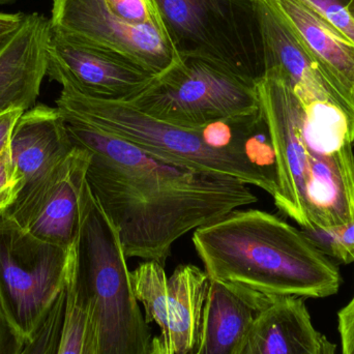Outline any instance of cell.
Masks as SVG:
<instances>
[{
	"label": "cell",
	"mask_w": 354,
	"mask_h": 354,
	"mask_svg": "<svg viewBox=\"0 0 354 354\" xmlns=\"http://www.w3.org/2000/svg\"><path fill=\"white\" fill-rule=\"evenodd\" d=\"M64 120L74 145L91 153L87 183L128 258L165 266L177 239L257 201L249 185L234 177L166 163L112 135Z\"/></svg>",
	"instance_id": "6da1fadb"
},
{
	"label": "cell",
	"mask_w": 354,
	"mask_h": 354,
	"mask_svg": "<svg viewBox=\"0 0 354 354\" xmlns=\"http://www.w3.org/2000/svg\"><path fill=\"white\" fill-rule=\"evenodd\" d=\"M192 241L212 280L303 299L330 297L342 284L338 266L303 230L263 210H232Z\"/></svg>",
	"instance_id": "7a4b0ae2"
},
{
	"label": "cell",
	"mask_w": 354,
	"mask_h": 354,
	"mask_svg": "<svg viewBox=\"0 0 354 354\" xmlns=\"http://www.w3.org/2000/svg\"><path fill=\"white\" fill-rule=\"evenodd\" d=\"M120 233L85 183L68 274L91 303L99 354H153Z\"/></svg>",
	"instance_id": "3957f363"
},
{
	"label": "cell",
	"mask_w": 354,
	"mask_h": 354,
	"mask_svg": "<svg viewBox=\"0 0 354 354\" xmlns=\"http://www.w3.org/2000/svg\"><path fill=\"white\" fill-rule=\"evenodd\" d=\"M56 108L62 118L112 135L147 155L179 167L231 176L276 197L277 189L251 163L205 142L199 130H187L151 118L126 101L89 97L62 84Z\"/></svg>",
	"instance_id": "277c9868"
},
{
	"label": "cell",
	"mask_w": 354,
	"mask_h": 354,
	"mask_svg": "<svg viewBox=\"0 0 354 354\" xmlns=\"http://www.w3.org/2000/svg\"><path fill=\"white\" fill-rule=\"evenodd\" d=\"M177 55L256 85L266 74L259 0H153Z\"/></svg>",
	"instance_id": "5b68a950"
},
{
	"label": "cell",
	"mask_w": 354,
	"mask_h": 354,
	"mask_svg": "<svg viewBox=\"0 0 354 354\" xmlns=\"http://www.w3.org/2000/svg\"><path fill=\"white\" fill-rule=\"evenodd\" d=\"M128 103L151 118L187 130H199L260 107L256 85L195 57L180 58Z\"/></svg>",
	"instance_id": "8992f818"
},
{
	"label": "cell",
	"mask_w": 354,
	"mask_h": 354,
	"mask_svg": "<svg viewBox=\"0 0 354 354\" xmlns=\"http://www.w3.org/2000/svg\"><path fill=\"white\" fill-rule=\"evenodd\" d=\"M68 266L70 251L37 239L0 212V299L25 340L66 289Z\"/></svg>",
	"instance_id": "52a82bcc"
},
{
	"label": "cell",
	"mask_w": 354,
	"mask_h": 354,
	"mask_svg": "<svg viewBox=\"0 0 354 354\" xmlns=\"http://www.w3.org/2000/svg\"><path fill=\"white\" fill-rule=\"evenodd\" d=\"M52 1L50 24L75 39L118 52L158 76L180 60L164 27L130 24L106 0Z\"/></svg>",
	"instance_id": "ba28073f"
},
{
	"label": "cell",
	"mask_w": 354,
	"mask_h": 354,
	"mask_svg": "<svg viewBox=\"0 0 354 354\" xmlns=\"http://www.w3.org/2000/svg\"><path fill=\"white\" fill-rule=\"evenodd\" d=\"M47 76L89 97L130 101L155 80V73L118 52L75 39L50 24Z\"/></svg>",
	"instance_id": "9c48e42d"
},
{
	"label": "cell",
	"mask_w": 354,
	"mask_h": 354,
	"mask_svg": "<svg viewBox=\"0 0 354 354\" xmlns=\"http://www.w3.org/2000/svg\"><path fill=\"white\" fill-rule=\"evenodd\" d=\"M75 145L57 108L39 104L23 112L10 140L18 196L2 214L17 220L49 187Z\"/></svg>",
	"instance_id": "30bf717a"
},
{
	"label": "cell",
	"mask_w": 354,
	"mask_h": 354,
	"mask_svg": "<svg viewBox=\"0 0 354 354\" xmlns=\"http://www.w3.org/2000/svg\"><path fill=\"white\" fill-rule=\"evenodd\" d=\"M266 73L286 81L304 105L330 104L354 128V97L333 78L306 48L270 0H259Z\"/></svg>",
	"instance_id": "8fae6325"
},
{
	"label": "cell",
	"mask_w": 354,
	"mask_h": 354,
	"mask_svg": "<svg viewBox=\"0 0 354 354\" xmlns=\"http://www.w3.org/2000/svg\"><path fill=\"white\" fill-rule=\"evenodd\" d=\"M91 158L87 149L75 145L49 187L15 222L37 239L71 251Z\"/></svg>",
	"instance_id": "7c38bea8"
},
{
	"label": "cell",
	"mask_w": 354,
	"mask_h": 354,
	"mask_svg": "<svg viewBox=\"0 0 354 354\" xmlns=\"http://www.w3.org/2000/svg\"><path fill=\"white\" fill-rule=\"evenodd\" d=\"M50 19L25 14L18 30L0 47V115L35 107L47 76Z\"/></svg>",
	"instance_id": "4fadbf2b"
},
{
	"label": "cell",
	"mask_w": 354,
	"mask_h": 354,
	"mask_svg": "<svg viewBox=\"0 0 354 354\" xmlns=\"http://www.w3.org/2000/svg\"><path fill=\"white\" fill-rule=\"evenodd\" d=\"M312 324L305 299L274 297L258 313L236 354H335Z\"/></svg>",
	"instance_id": "5bb4252c"
},
{
	"label": "cell",
	"mask_w": 354,
	"mask_h": 354,
	"mask_svg": "<svg viewBox=\"0 0 354 354\" xmlns=\"http://www.w3.org/2000/svg\"><path fill=\"white\" fill-rule=\"evenodd\" d=\"M272 297L210 279L201 337L195 354H236L250 326Z\"/></svg>",
	"instance_id": "9a60e30c"
},
{
	"label": "cell",
	"mask_w": 354,
	"mask_h": 354,
	"mask_svg": "<svg viewBox=\"0 0 354 354\" xmlns=\"http://www.w3.org/2000/svg\"><path fill=\"white\" fill-rule=\"evenodd\" d=\"M320 66L354 97V43L299 0H270Z\"/></svg>",
	"instance_id": "2e32d148"
},
{
	"label": "cell",
	"mask_w": 354,
	"mask_h": 354,
	"mask_svg": "<svg viewBox=\"0 0 354 354\" xmlns=\"http://www.w3.org/2000/svg\"><path fill=\"white\" fill-rule=\"evenodd\" d=\"M210 278L192 264L177 266L168 278L169 336L165 348L153 345V354H195L201 337Z\"/></svg>",
	"instance_id": "e0dca14e"
},
{
	"label": "cell",
	"mask_w": 354,
	"mask_h": 354,
	"mask_svg": "<svg viewBox=\"0 0 354 354\" xmlns=\"http://www.w3.org/2000/svg\"><path fill=\"white\" fill-rule=\"evenodd\" d=\"M199 131L210 147L247 160L274 185L276 197L278 196V161L272 133L261 106L255 111L212 122Z\"/></svg>",
	"instance_id": "ac0fdd59"
},
{
	"label": "cell",
	"mask_w": 354,
	"mask_h": 354,
	"mask_svg": "<svg viewBox=\"0 0 354 354\" xmlns=\"http://www.w3.org/2000/svg\"><path fill=\"white\" fill-rule=\"evenodd\" d=\"M131 283L135 297L145 307L147 324L155 322L161 330V335L153 339V345L165 348L169 336V295L164 266L159 262L145 261L131 272Z\"/></svg>",
	"instance_id": "d6986e66"
},
{
	"label": "cell",
	"mask_w": 354,
	"mask_h": 354,
	"mask_svg": "<svg viewBox=\"0 0 354 354\" xmlns=\"http://www.w3.org/2000/svg\"><path fill=\"white\" fill-rule=\"evenodd\" d=\"M58 354H99L91 303L70 274L66 283V322Z\"/></svg>",
	"instance_id": "ffe728a7"
},
{
	"label": "cell",
	"mask_w": 354,
	"mask_h": 354,
	"mask_svg": "<svg viewBox=\"0 0 354 354\" xmlns=\"http://www.w3.org/2000/svg\"><path fill=\"white\" fill-rule=\"evenodd\" d=\"M66 313V287L46 312L37 332L21 354H58Z\"/></svg>",
	"instance_id": "44dd1931"
},
{
	"label": "cell",
	"mask_w": 354,
	"mask_h": 354,
	"mask_svg": "<svg viewBox=\"0 0 354 354\" xmlns=\"http://www.w3.org/2000/svg\"><path fill=\"white\" fill-rule=\"evenodd\" d=\"M301 230L328 258L343 264L354 263V222L337 228Z\"/></svg>",
	"instance_id": "7402d4cb"
},
{
	"label": "cell",
	"mask_w": 354,
	"mask_h": 354,
	"mask_svg": "<svg viewBox=\"0 0 354 354\" xmlns=\"http://www.w3.org/2000/svg\"><path fill=\"white\" fill-rule=\"evenodd\" d=\"M354 43V20L348 12L351 0H299Z\"/></svg>",
	"instance_id": "603a6c76"
},
{
	"label": "cell",
	"mask_w": 354,
	"mask_h": 354,
	"mask_svg": "<svg viewBox=\"0 0 354 354\" xmlns=\"http://www.w3.org/2000/svg\"><path fill=\"white\" fill-rule=\"evenodd\" d=\"M115 16L133 25L156 24L163 27L153 0H106Z\"/></svg>",
	"instance_id": "cb8c5ba5"
},
{
	"label": "cell",
	"mask_w": 354,
	"mask_h": 354,
	"mask_svg": "<svg viewBox=\"0 0 354 354\" xmlns=\"http://www.w3.org/2000/svg\"><path fill=\"white\" fill-rule=\"evenodd\" d=\"M17 196L18 183L10 151L0 158V212L8 209L16 201Z\"/></svg>",
	"instance_id": "d4e9b609"
},
{
	"label": "cell",
	"mask_w": 354,
	"mask_h": 354,
	"mask_svg": "<svg viewBox=\"0 0 354 354\" xmlns=\"http://www.w3.org/2000/svg\"><path fill=\"white\" fill-rule=\"evenodd\" d=\"M26 343L8 318L0 299V354H21Z\"/></svg>",
	"instance_id": "484cf974"
},
{
	"label": "cell",
	"mask_w": 354,
	"mask_h": 354,
	"mask_svg": "<svg viewBox=\"0 0 354 354\" xmlns=\"http://www.w3.org/2000/svg\"><path fill=\"white\" fill-rule=\"evenodd\" d=\"M338 322L342 354H354V295L351 301L339 312Z\"/></svg>",
	"instance_id": "4316f807"
},
{
	"label": "cell",
	"mask_w": 354,
	"mask_h": 354,
	"mask_svg": "<svg viewBox=\"0 0 354 354\" xmlns=\"http://www.w3.org/2000/svg\"><path fill=\"white\" fill-rule=\"evenodd\" d=\"M22 113L21 110H12L0 115V158L10 153L12 132Z\"/></svg>",
	"instance_id": "83f0119b"
},
{
	"label": "cell",
	"mask_w": 354,
	"mask_h": 354,
	"mask_svg": "<svg viewBox=\"0 0 354 354\" xmlns=\"http://www.w3.org/2000/svg\"><path fill=\"white\" fill-rule=\"evenodd\" d=\"M24 17L25 14L22 12H17V14L0 12V47L18 30L24 20Z\"/></svg>",
	"instance_id": "f1b7e54d"
},
{
	"label": "cell",
	"mask_w": 354,
	"mask_h": 354,
	"mask_svg": "<svg viewBox=\"0 0 354 354\" xmlns=\"http://www.w3.org/2000/svg\"><path fill=\"white\" fill-rule=\"evenodd\" d=\"M348 12L351 14V16L353 17L354 20V0H351V3L348 6Z\"/></svg>",
	"instance_id": "f546056e"
},
{
	"label": "cell",
	"mask_w": 354,
	"mask_h": 354,
	"mask_svg": "<svg viewBox=\"0 0 354 354\" xmlns=\"http://www.w3.org/2000/svg\"><path fill=\"white\" fill-rule=\"evenodd\" d=\"M16 1H18V0H0V6H2V4L14 3Z\"/></svg>",
	"instance_id": "4dcf8cb0"
},
{
	"label": "cell",
	"mask_w": 354,
	"mask_h": 354,
	"mask_svg": "<svg viewBox=\"0 0 354 354\" xmlns=\"http://www.w3.org/2000/svg\"><path fill=\"white\" fill-rule=\"evenodd\" d=\"M353 147H354V139H353Z\"/></svg>",
	"instance_id": "1f68e13d"
}]
</instances>
